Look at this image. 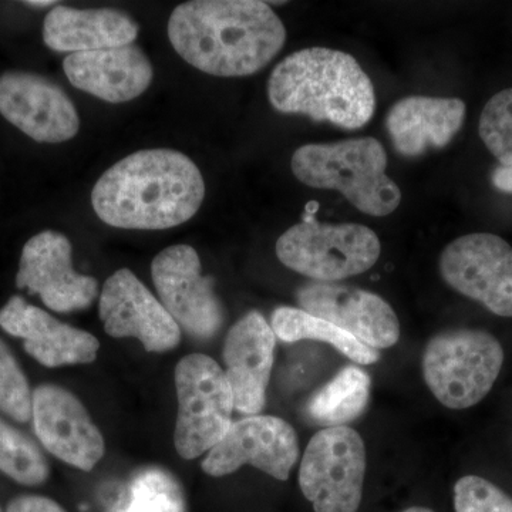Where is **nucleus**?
<instances>
[{
  "label": "nucleus",
  "mask_w": 512,
  "mask_h": 512,
  "mask_svg": "<svg viewBox=\"0 0 512 512\" xmlns=\"http://www.w3.org/2000/svg\"><path fill=\"white\" fill-rule=\"evenodd\" d=\"M168 39L200 72L245 77L264 69L281 52L286 29L266 2L192 0L171 13Z\"/></svg>",
  "instance_id": "nucleus-1"
},
{
  "label": "nucleus",
  "mask_w": 512,
  "mask_h": 512,
  "mask_svg": "<svg viewBox=\"0 0 512 512\" xmlns=\"http://www.w3.org/2000/svg\"><path fill=\"white\" fill-rule=\"evenodd\" d=\"M200 168L180 151L143 150L110 167L94 185L92 205L110 227L158 231L190 221L200 210Z\"/></svg>",
  "instance_id": "nucleus-2"
},
{
  "label": "nucleus",
  "mask_w": 512,
  "mask_h": 512,
  "mask_svg": "<svg viewBox=\"0 0 512 512\" xmlns=\"http://www.w3.org/2000/svg\"><path fill=\"white\" fill-rule=\"evenodd\" d=\"M268 99L282 114H302L318 123L359 130L373 119L376 92L355 57L342 50L309 47L276 64Z\"/></svg>",
  "instance_id": "nucleus-3"
},
{
  "label": "nucleus",
  "mask_w": 512,
  "mask_h": 512,
  "mask_svg": "<svg viewBox=\"0 0 512 512\" xmlns=\"http://www.w3.org/2000/svg\"><path fill=\"white\" fill-rule=\"evenodd\" d=\"M291 168L302 184L338 191L370 217H387L402 202L399 185L386 174V150L373 137L306 144L293 153Z\"/></svg>",
  "instance_id": "nucleus-4"
},
{
  "label": "nucleus",
  "mask_w": 512,
  "mask_h": 512,
  "mask_svg": "<svg viewBox=\"0 0 512 512\" xmlns=\"http://www.w3.org/2000/svg\"><path fill=\"white\" fill-rule=\"evenodd\" d=\"M504 365V349L485 330L448 329L427 342L424 382L444 407L466 410L491 392Z\"/></svg>",
  "instance_id": "nucleus-5"
},
{
  "label": "nucleus",
  "mask_w": 512,
  "mask_h": 512,
  "mask_svg": "<svg viewBox=\"0 0 512 512\" xmlns=\"http://www.w3.org/2000/svg\"><path fill=\"white\" fill-rule=\"evenodd\" d=\"M275 251L291 271L315 282H338L373 268L382 254V244L366 225L305 220L279 237Z\"/></svg>",
  "instance_id": "nucleus-6"
},
{
  "label": "nucleus",
  "mask_w": 512,
  "mask_h": 512,
  "mask_svg": "<svg viewBox=\"0 0 512 512\" xmlns=\"http://www.w3.org/2000/svg\"><path fill=\"white\" fill-rule=\"evenodd\" d=\"M175 389V450L185 460H194L224 439L232 424L234 394L221 366L201 353H192L178 362Z\"/></svg>",
  "instance_id": "nucleus-7"
},
{
  "label": "nucleus",
  "mask_w": 512,
  "mask_h": 512,
  "mask_svg": "<svg viewBox=\"0 0 512 512\" xmlns=\"http://www.w3.org/2000/svg\"><path fill=\"white\" fill-rule=\"evenodd\" d=\"M366 446L349 426L326 427L309 441L299 487L315 512H356L363 497Z\"/></svg>",
  "instance_id": "nucleus-8"
},
{
  "label": "nucleus",
  "mask_w": 512,
  "mask_h": 512,
  "mask_svg": "<svg viewBox=\"0 0 512 512\" xmlns=\"http://www.w3.org/2000/svg\"><path fill=\"white\" fill-rule=\"evenodd\" d=\"M439 266L454 291L512 318V247L505 239L488 232L463 235L444 248Z\"/></svg>",
  "instance_id": "nucleus-9"
},
{
  "label": "nucleus",
  "mask_w": 512,
  "mask_h": 512,
  "mask_svg": "<svg viewBox=\"0 0 512 512\" xmlns=\"http://www.w3.org/2000/svg\"><path fill=\"white\" fill-rule=\"evenodd\" d=\"M160 302L177 325L198 339H210L224 325V306L214 279L201 275V259L190 245L165 248L151 264Z\"/></svg>",
  "instance_id": "nucleus-10"
},
{
  "label": "nucleus",
  "mask_w": 512,
  "mask_h": 512,
  "mask_svg": "<svg viewBox=\"0 0 512 512\" xmlns=\"http://www.w3.org/2000/svg\"><path fill=\"white\" fill-rule=\"evenodd\" d=\"M298 458V436L291 424L256 414L231 424L224 439L208 451L202 470L211 477H224L252 466L286 481Z\"/></svg>",
  "instance_id": "nucleus-11"
},
{
  "label": "nucleus",
  "mask_w": 512,
  "mask_h": 512,
  "mask_svg": "<svg viewBox=\"0 0 512 512\" xmlns=\"http://www.w3.org/2000/svg\"><path fill=\"white\" fill-rule=\"evenodd\" d=\"M72 242L56 231H43L26 242L16 286L39 295L50 311L70 313L89 308L99 293L93 276L74 271Z\"/></svg>",
  "instance_id": "nucleus-12"
},
{
  "label": "nucleus",
  "mask_w": 512,
  "mask_h": 512,
  "mask_svg": "<svg viewBox=\"0 0 512 512\" xmlns=\"http://www.w3.org/2000/svg\"><path fill=\"white\" fill-rule=\"evenodd\" d=\"M99 312L107 335L140 340L147 352H168L180 343V326L130 269L104 282Z\"/></svg>",
  "instance_id": "nucleus-13"
},
{
  "label": "nucleus",
  "mask_w": 512,
  "mask_h": 512,
  "mask_svg": "<svg viewBox=\"0 0 512 512\" xmlns=\"http://www.w3.org/2000/svg\"><path fill=\"white\" fill-rule=\"evenodd\" d=\"M299 306L346 330L363 345L392 348L400 339L396 312L377 293L338 282H309L296 292Z\"/></svg>",
  "instance_id": "nucleus-14"
},
{
  "label": "nucleus",
  "mask_w": 512,
  "mask_h": 512,
  "mask_svg": "<svg viewBox=\"0 0 512 512\" xmlns=\"http://www.w3.org/2000/svg\"><path fill=\"white\" fill-rule=\"evenodd\" d=\"M0 114L37 143H64L80 130L79 113L70 97L35 73L0 76Z\"/></svg>",
  "instance_id": "nucleus-15"
},
{
  "label": "nucleus",
  "mask_w": 512,
  "mask_h": 512,
  "mask_svg": "<svg viewBox=\"0 0 512 512\" xmlns=\"http://www.w3.org/2000/svg\"><path fill=\"white\" fill-rule=\"evenodd\" d=\"M32 420L40 443L69 466L92 471L104 456L103 434L83 403L56 384L33 390Z\"/></svg>",
  "instance_id": "nucleus-16"
},
{
  "label": "nucleus",
  "mask_w": 512,
  "mask_h": 512,
  "mask_svg": "<svg viewBox=\"0 0 512 512\" xmlns=\"http://www.w3.org/2000/svg\"><path fill=\"white\" fill-rule=\"evenodd\" d=\"M0 328L22 339L26 352L46 367L87 365L100 350L92 333L60 322L19 295L0 309Z\"/></svg>",
  "instance_id": "nucleus-17"
},
{
  "label": "nucleus",
  "mask_w": 512,
  "mask_h": 512,
  "mask_svg": "<svg viewBox=\"0 0 512 512\" xmlns=\"http://www.w3.org/2000/svg\"><path fill=\"white\" fill-rule=\"evenodd\" d=\"M275 345L274 330L259 312L247 313L229 329L222 357L238 412L256 416L264 409Z\"/></svg>",
  "instance_id": "nucleus-18"
},
{
  "label": "nucleus",
  "mask_w": 512,
  "mask_h": 512,
  "mask_svg": "<svg viewBox=\"0 0 512 512\" xmlns=\"http://www.w3.org/2000/svg\"><path fill=\"white\" fill-rule=\"evenodd\" d=\"M63 70L76 89L114 104L137 99L154 77L153 64L136 45L72 53Z\"/></svg>",
  "instance_id": "nucleus-19"
},
{
  "label": "nucleus",
  "mask_w": 512,
  "mask_h": 512,
  "mask_svg": "<svg viewBox=\"0 0 512 512\" xmlns=\"http://www.w3.org/2000/svg\"><path fill=\"white\" fill-rule=\"evenodd\" d=\"M466 103L456 97L409 96L386 116L387 134L399 156L416 158L447 147L466 119Z\"/></svg>",
  "instance_id": "nucleus-20"
},
{
  "label": "nucleus",
  "mask_w": 512,
  "mask_h": 512,
  "mask_svg": "<svg viewBox=\"0 0 512 512\" xmlns=\"http://www.w3.org/2000/svg\"><path fill=\"white\" fill-rule=\"evenodd\" d=\"M138 25L117 9L55 6L43 22V40L55 52L83 53L133 45Z\"/></svg>",
  "instance_id": "nucleus-21"
},
{
  "label": "nucleus",
  "mask_w": 512,
  "mask_h": 512,
  "mask_svg": "<svg viewBox=\"0 0 512 512\" xmlns=\"http://www.w3.org/2000/svg\"><path fill=\"white\" fill-rule=\"evenodd\" d=\"M271 328L276 338L284 342L316 340V342L328 343L359 365H373L380 359L379 350L363 345L346 330L303 309L291 308V306L275 309L272 313Z\"/></svg>",
  "instance_id": "nucleus-22"
},
{
  "label": "nucleus",
  "mask_w": 512,
  "mask_h": 512,
  "mask_svg": "<svg viewBox=\"0 0 512 512\" xmlns=\"http://www.w3.org/2000/svg\"><path fill=\"white\" fill-rule=\"evenodd\" d=\"M372 380L356 366L340 370L306 404L309 419L326 427L346 426L365 412Z\"/></svg>",
  "instance_id": "nucleus-23"
},
{
  "label": "nucleus",
  "mask_w": 512,
  "mask_h": 512,
  "mask_svg": "<svg viewBox=\"0 0 512 512\" xmlns=\"http://www.w3.org/2000/svg\"><path fill=\"white\" fill-rule=\"evenodd\" d=\"M0 471L23 485H40L50 474L49 464L28 436L0 419Z\"/></svg>",
  "instance_id": "nucleus-24"
},
{
  "label": "nucleus",
  "mask_w": 512,
  "mask_h": 512,
  "mask_svg": "<svg viewBox=\"0 0 512 512\" xmlns=\"http://www.w3.org/2000/svg\"><path fill=\"white\" fill-rule=\"evenodd\" d=\"M126 512H185L180 484L160 468H150L134 478Z\"/></svg>",
  "instance_id": "nucleus-25"
},
{
  "label": "nucleus",
  "mask_w": 512,
  "mask_h": 512,
  "mask_svg": "<svg viewBox=\"0 0 512 512\" xmlns=\"http://www.w3.org/2000/svg\"><path fill=\"white\" fill-rule=\"evenodd\" d=\"M478 133L501 165H512V87L494 94L481 111Z\"/></svg>",
  "instance_id": "nucleus-26"
},
{
  "label": "nucleus",
  "mask_w": 512,
  "mask_h": 512,
  "mask_svg": "<svg viewBox=\"0 0 512 512\" xmlns=\"http://www.w3.org/2000/svg\"><path fill=\"white\" fill-rule=\"evenodd\" d=\"M33 392L9 346L0 339V412L19 423L32 419Z\"/></svg>",
  "instance_id": "nucleus-27"
},
{
  "label": "nucleus",
  "mask_w": 512,
  "mask_h": 512,
  "mask_svg": "<svg viewBox=\"0 0 512 512\" xmlns=\"http://www.w3.org/2000/svg\"><path fill=\"white\" fill-rule=\"evenodd\" d=\"M456 512H512V498L483 477H461L454 485Z\"/></svg>",
  "instance_id": "nucleus-28"
},
{
  "label": "nucleus",
  "mask_w": 512,
  "mask_h": 512,
  "mask_svg": "<svg viewBox=\"0 0 512 512\" xmlns=\"http://www.w3.org/2000/svg\"><path fill=\"white\" fill-rule=\"evenodd\" d=\"M6 512H67L62 505L45 495H19L8 504Z\"/></svg>",
  "instance_id": "nucleus-29"
},
{
  "label": "nucleus",
  "mask_w": 512,
  "mask_h": 512,
  "mask_svg": "<svg viewBox=\"0 0 512 512\" xmlns=\"http://www.w3.org/2000/svg\"><path fill=\"white\" fill-rule=\"evenodd\" d=\"M491 183L498 191L512 194V165H498L491 174Z\"/></svg>",
  "instance_id": "nucleus-30"
},
{
  "label": "nucleus",
  "mask_w": 512,
  "mask_h": 512,
  "mask_svg": "<svg viewBox=\"0 0 512 512\" xmlns=\"http://www.w3.org/2000/svg\"><path fill=\"white\" fill-rule=\"evenodd\" d=\"M25 5L32 6V8H47V6L56 5L55 0H29Z\"/></svg>",
  "instance_id": "nucleus-31"
},
{
  "label": "nucleus",
  "mask_w": 512,
  "mask_h": 512,
  "mask_svg": "<svg viewBox=\"0 0 512 512\" xmlns=\"http://www.w3.org/2000/svg\"><path fill=\"white\" fill-rule=\"evenodd\" d=\"M402 512H434V511L430 510V508H426V507H410V508H407V510H404Z\"/></svg>",
  "instance_id": "nucleus-32"
},
{
  "label": "nucleus",
  "mask_w": 512,
  "mask_h": 512,
  "mask_svg": "<svg viewBox=\"0 0 512 512\" xmlns=\"http://www.w3.org/2000/svg\"><path fill=\"white\" fill-rule=\"evenodd\" d=\"M117 512H126V511H124V510H121V511H117Z\"/></svg>",
  "instance_id": "nucleus-33"
},
{
  "label": "nucleus",
  "mask_w": 512,
  "mask_h": 512,
  "mask_svg": "<svg viewBox=\"0 0 512 512\" xmlns=\"http://www.w3.org/2000/svg\"><path fill=\"white\" fill-rule=\"evenodd\" d=\"M0 512H2V510H0Z\"/></svg>",
  "instance_id": "nucleus-34"
}]
</instances>
